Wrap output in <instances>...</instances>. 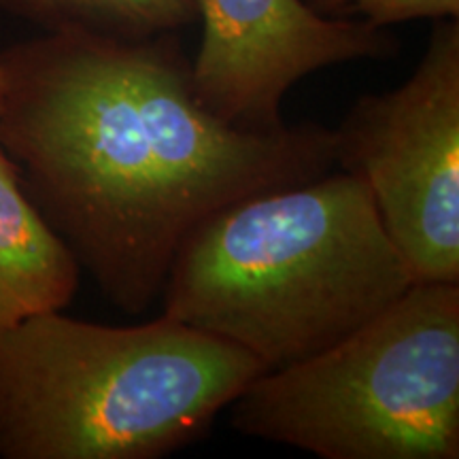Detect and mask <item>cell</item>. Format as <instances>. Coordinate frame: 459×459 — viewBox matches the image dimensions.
Segmentation results:
<instances>
[{"mask_svg": "<svg viewBox=\"0 0 459 459\" xmlns=\"http://www.w3.org/2000/svg\"><path fill=\"white\" fill-rule=\"evenodd\" d=\"M0 147L111 304L141 315L172 257L223 206L336 166L334 128L247 132L200 105L179 32H43L0 51Z\"/></svg>", "mask_w": 459, "mask_h": 459, "instance_id": "6da1fadb", "label": "cell"}, {"mask_svg": "<svg viewBox=\"0 0 459 459\" xmlns=\"http://www.w3.org/2000/svg\"><path fill=\"white\" fill-rule=\"evenodd\" d=\"M415 283L370 189L325 172L223 206L183 238L162 315L283 368L342 341Z\"/></svg>", "mask_w": 459, "mask_h": 459, "instance_id": "7a4b0ae2", "label": "cell"}, {"mask_svg": "<svg viewBox=\"0 0 459 459\" xmlns=\"http://www.w3.org/2000/svg\"><path fill=\"white\" fill-rule=\"evenodd\" d=\"M262 372L245 349L166 315L139 325L39 315L0 336V457H166Z\"/></svg>", "mask_w": 459, "mask_h": 459, "instance_id": "3957f363", "label": "cell"}, {"mask_svg": "<svg viewBox=\"0 0 459 459\" xmlns=\"http://www.w3.org/2000/svg\"><path fill=\"white\" fill-rule=\"evenodd\" d=\"M251 438L324 459L459 457V283H412L311 358L232 402Z\"/></svg>", "mask_w": 459, "mask_h": 459, "instance_id": "277c9868", "label": "cell"}, {"mask_svg": "<svg viewBox=\"0 0 459 459\" xmlns=\"http://www.w3.org/2000/svg\"><path fill=\"white\" fill-rule=\"evenodd\" d=\"M334 136L412 281L459 283V20H434L411 77L355 100Z\"/></svg>", "mask_w": 459, "mask_h": 459, "instance_id": "5b68a950", "label": "cell"}, {"mask_svg": "<svg viewBox=\"0 0 459 459\" xmlns=\"http://www.w3.org/2000/svg\"><path fill=\"white\" fill-rule=\"evenodd\" d=\"M203 43L192 60L200 105L232 128H283L287 91L321 68L392 60L400 43L387 28L334 20L304 0H198Z\"/></svg>", "mask_w": 459, "mask_h": 459, "instance_id": "8992f818", "label": "cell"}, {"mask_svg": "<svg viewBox=\"0 0 459 459\" xmlns=\"http://www.w3.org/2000/svg\"><path fill=\"white\" fill-rule=\"evenodd\" d=\"M79 281L77 257L28 198L0 147V336L39 315L65 311Z\"/></svg>", "mask_w": 459, "mask_h": 459, "instance_id": "52a82bcc", "label": "cell"}, {"mask_svg": "<svg viewBox=\"0 0 459 459\" xmlns=\"http://www.w3.org/2000/svg\"><path fill=\"white\" fill-rule=\"evenodd\" d=\"M0 11L43 32H85L141 41L198 22V0H0Z\"/></svg>", "mask_w": 459, "mask_h": 459, "instance_id": "ba28073f", "label": "cell"}, {"mask_svg": "<svg viewBox=\"0 0 459 459\" xmlns=\"http://www.w3.org/2000/svg\"><path fill=\"white\" fill-rule=\"evenodd\" d=\"M315 13L334 20H355L377 28L411 20H459V0H304Z\"/></svg>", "mask_w": 459, "mask_h": 459, "instance_id": "9c48e42d", "label": "cell"}, {"mask_svg": "<svg viewBox=\"0 0 459 459\" xmlns=\"http://www.w3.org/2000/svg\"><path fill=\"white\" fill-rule=\"evenodd\" d=\"M3 99H4V77H3V71H0V111H3Z\"/></svg>", "mask_w": 459, "mask_h": 459, "instance_id": "30bf717a", "label": "cell"}]
</instances>
